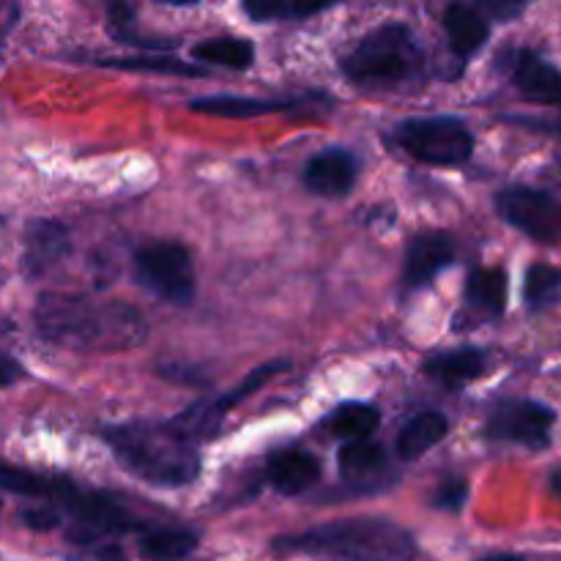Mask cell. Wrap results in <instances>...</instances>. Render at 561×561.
<instances>
[{"label": "cell", "instance_id": "6da1fadb", "mask_svg": "<svg viewBox=\"0 0 561 561\" xmlns=\"http://www.w3.org/2000/svg\"><path fill=\"white\" fill-rule=\"evenodd\" d=\"M36 332L44 343L75 354H121L146 343L148 323L126 301L88 299L75 294L38 296Z\"/></svg>", "mask_w": 561, "mask_h": 561}, {"label": "cell", "instance_id": "7a4b0ae2", "mask_svg": "<svg viewBox=\"0 0 561 561\" xmlns=\"http://www.w3.org/2000/svg\"><path fill=\"white\" fill-rule=\"evenodd\" d=\"M104 442L126 471L159 488H184L201 474V453L170 422L137 420L104 427Z\"/></svg>", "mask_w": 561, "mask_h": 561}, {"label": "cell", "instance_id": "3957f363", "mask_svg": "<svg viewBox=\"0 0 561 561\" xmlns=\"http://www.w3.org/2000/svg\"><path fill=\"white\" fill-rule=\"evenodd\" d=\"M274 546L318 561H416L414 535L387 518L334 520L301 535L279 537Z\"/></svg>", "mask_w": 561, "mask_h": 561}, {"label": "cell", "instance_id": "277c9868", "mask_svg": "<svg viewBox=\"0 0 561 561\" xmlns=\"http://www.w3.org/2000/svg\"><path fill=\"white\" fill-rule=\"evenodd\" d=\"M422 49L403 22H383L367 33L343 58V71L351 82L367 88H387L414 82L422 75Z\"/></svg>", "mask_w": 561, "mask_h": 561}, {"label": "cell", "instance_id": "5b68a950", "mask_svg": "<svg viewBox=\"0 0 561 561\" xmlns=\"http://www.w3.org/2000/svg\"><path fill=\"white\" fill-rule=\"evenodd\" d=\"M394 142L414 159L436 168L463 164L474 151V135L469 126L453 115L409 118L394 129Z\"/></svg>", "mask_w": 561, "mask_h": 561}, {"label": "cell", "instance_id": "8992f818", "mask_svg": "<svg viewBox=\"0 0 561 561\" xmlns=\"http://www.w3.org/2000/svg\"><path fill=\"white\" fill-rule=\"evenodd\" d=\"M135 274L142 288L170 305H190L195 299V268L186 247L175 241H153L137 250Z\"/></svg>", "mask_w": 561, "mask_h": 561}, {"label": "cell", "instance_id": "52a82bcc", "mask_svg": "<svg viewBox=\"0 0 561 561\" xmlns=\"http://www.w3.org/2000/svg\"><path fill=\"white\" fill-rule=\"evenodd\" d=\"M58 504L75 520V526L66 531V537L77 548L96 546V542H104V537L124 535V531H131L137 526L135 518L113 496H107V493H91L71 488L69 496L60 499Z\"/></svg>", "mask_w": 561, "mask_h": 561}, {"label": "cell", "instance_id": "ba28073f", "mask_svg": "<svg viewBox=\"0 0 561 561\" xmlns=\"http://www.w3.org/2000/svg\"><path fill=\"white\" fill-rule=\"evenodd\" d=\"M557 425V411L537 400H507L488 420L485 436L491 442L515 444V447L540 449L551 447V431Z\"/></svg>", "mask_w": 561, "mask_h": 561}, {"label": "cell", "instance_id": "9c48e42d", "mask_svg": "<svg viewBox=\"0 0 561 561\" xmlns=\"http://www.w3.org/2000/svg\"><path fill=\"white\" fill-rule=\"evenodd\" d=\"M496 208L507 225L542 244L561 241V203L531 186H507L496 195Z\"/></svg>", "mask_w": 561, "mask_h": 561}, {"label": "cell", "instance_id": "30bf717a", "mask_svg": "<svg viewBox=\"0 0 561 561\" xmlns=\"http://www.w3.org/2000/svg\"><path fill=\"white\" fill-rule=\"evenodd\" d=\"M285 367H288L285 362H268V365L257 367V370H252L250 376H247L239 387L230 389V392L219 394V398H203L197 400V403H192L190 409L181 411L173 420V427L179 433H184L192 444L214 438L219 433L225 414H228L236 403H241L247 394H255L257 389L266 387V383L272 381L279 370H285Z\"/></svg>", "mask_w": 561, "mask_h": 561}, {"label": "cell", "instance_id": "8fae6325", "mask_svg": "<svg viewBox=\"0 0 561 561\" xmlns=\"http://www.w3.org/2000/svg\"><path fill=\"white\" fill-rule=\"evenodd\" d=\"M507 69L520 96L542 107H561V69L551 60L535 49H513Z\"/></svg>", "mask_w": 561, "mask_h": 561}, {"label": "cell", "instance_id": "7c38bea8", "mask_svg": "<svg viewBox=\"0 0 561 561\" xmlns=\"http://www.w3.org/2000/svg\"><path fill=\"white\" fill-rule=\"evenodd\" d=\"M71 252V233L55 219H33L22 241V268L27 277H44Z\"/></svg>", "mask_w": 561, "mask_h": 561}, {"label": "cell", "instance_id": "4fadbf2b", "mask_svg": "<svg viewBox=\"0 0 561 561\" xmlns=\"http://www.w3.org/2000/svg\"><path fill=\"white\" fill-rule=\"evenodd\" d=\"M356 173H359V164H356L354 153L345 148H327L307 159L301 181H305L307 192L318 197H345L354 190Z\"/></svg>", "mask_w": 561, "mask_h": 561}, {"label": "cell", "instance_id": "5bb4252c", "mask_svg": "<svg viewBox=\"0 0 561 561\" xmlns=\"http://www.w3.org/2000/svg\"><path fill=\"white\" fill-rule=\"evenodd\" d=\"M455 244L447 233L427 230L411 239L405 252V285L409 288H425L438 277L444 268L453 266Z\"/></svg>", "mask_w": 561, "mask_h": 561}, {"label": "cell", "instance_id": "9a60e30c", "mask_svg": "<svg viewBox=\"0 0 561 561\" xmlns=\"http://www.w3.org/2000/svg\"><path fill=\"white\" fill-rule=\"evenodd\" d=\"M266 477L274 491H279L283 496H299V493H307L310 488L318 485V480H321V463L307 449L288 447L279 449V453H274L268 458Z\"/></svg>", "mask_w": 561, "mask_h": 561}, {"label": "cell", "instance_id": "2e32d148", "mask_svg": "<svg viewBox=\"0 0 561 561\" xmlns=\"http://www.w3.org/2000/svg\"><path fill=\"white\" fill-rule=\"evenodd\" d=\"M488 370V356L480 348H455L433 354L422 365V373L447 389H460L466 383L477 381Z\"/></svg>", "mask_w": 561, "mask_h": 561}, {"label": "cell", "instance_id": "e0dca14e", "mask_svg": "<svg viewBox=\"0 0 561 561\" xmlns=\"http://www.w3.org/2000/svg\"><path fill=\"white\" fill-rule=\"evenodd\" d=\"M444 33H447V42L453 47V53L458 58L469 60L471 55H477L482 49V44L491 36V25L482 16V11H477L474 5L466 3H453L444 11Z\"/></svg>", "mask_w": 561, "mask_h": 561}, {"label": "cell", "instance_id": "ac0fdd59", "mask_svg": "<svg viewBox=\"0 0 561 561\" xmlns=\"http://www.w3.org/2000/svg\"><path fill=\"white\" fill-rule=\"evenodd\" d=\"M71 488L75 485L66 480H55V477H44L38 471L0 460V491L5 493H14L22 499H49V502L58 504L60 499L69 496Z\"/></svg>", "mask_w": 561, "mask_h": 561}, {"label": "cell", "instance_id": "d6986e66", "mask_svg": "<svg viewBox=\"0 0 561 561\" xmlns=\"http://www.w3.org/2000/svg\"><path fill=\"white\" fill-rule=\"evenodd\" d=\"M466 307L482 318H499L507 307V274L502 268H477L466 283Z\"/></svg>", "mask_w": 561, "mask_h": 561}, {"label": "cell", "instance_id": "ffe728a7", "mask_svg": "<svg viewBox=\"0 0 561 561\" xmlns=\"http://www.w3.org/2000/svg\"><path fill=\"white\" fill-rule=\"evenodd\" d=\"M449 433L447 416L438 411H422L414 420L405 422V427L398 436V455L400 460H420L427 449L442 444V438Z\"/></svg>", "mask_w": 561, "mask_h": 561}, {"label": "cell", "instance_id": "44dd1931", "mask_svg": "<svg viewBox=\"0 0 561 561\" xmlns=\"http://www.w3.org/2000/svg\"><path fill=\"white\" fill-rule=\"evenodd\" d=\"M299 102H279V99H250V96H206L192 99V113L214 115V118H255V115L277 113L296 107Z\"/></svg>", "mask_w": 561, "mask_h": 561}, {"label": "cell", "instance_id": "7402d4cb", "mask_svg": "<svg viewBox=\"0 0 561 561\" xmlns=\"http://www.w3.org/2000/svg\"><path fill=\"white\" fill-rule=\"evenodd\" d=\"M327 425L334 436L345 438L348 444L370 442L381 427V411L370 403H345L329 416Z\"/></svg>", "mask_w": 561, "mask_h": 561}, {"label": "cell", "instance_id": "603a6c76", "mask_svg": "<svg viewBox=\"0 0 561 561\" xmlns=\"http://www.w3.org/2000/svg\"><path fill=\"white\" fill-rule=\"evenodd\" d=\"M197 548V535L175 526H159L148 529L140 537V553L148 561H181Z\"/></svg>", "mask_w": 561, "mask_h": 561}, {"label": "cell", "instance_id": "cb8c5ba5", "mask_svg": "<svg viewBox=\"0 0 561 561\" xmlns=\"http://www.w3.org/2000/svg\"><path fill=\"white\" fill-rule=\"evenodd\" d=\"M195 60H203V64H219L230 66V69H247L255 60V49L247 38H206V42L195 44L192 49Z\"/></svg>", "mask_w": 561, "mask_h": 561}, {"label": "cell", "instance_id": "d4e9b609", "mask_svg": "<svg viewBox=\"0 0 561 561\" xmlns=\"http://www.w3.org/2000/svg\"><path fill=\"white\" fill-rule=\"evenodd\" d=\"M524 299L529 310H546L561 299V268L548 263H535L526 272Z\"/></svg>", "mask_w": 561, "mask_h": 561}, {"label": "cell", "instance_id": "484cf974", "mask_svg": "<svg viewBox=\"0 0 561 561\" xmlns=\"http://www.w3.org/2000/svg\"><path fill=\"white\" fill-rule=\"evenodd\" d=\"M383 463H387L383 449L376 447L373 442L345 444V447L340 449V474L348 482H359L378 474V471L383 469Z\"/></svg>", "mask_w": 561, "mask_h": 561}, {"label": "cell", "instance_id": "4316f807", "mask_svg": "<svg viewBox=\"0 0 561 561\" xmlns=\"http://www.w3.org/2000/svg\"><path fill=\"white\" fill-rule=\"evenodd\" d=\"M327 9H332V3H305V0H255V3H244V11L255 22L305 20V16L321 14Z\"/></svg>", "mask_w": 561, "mask_h": 561}, {"label": "cell", "instance_id": "83f0119b", "mask_svg": "<svg viewBox=\"0 0 561 561\" xmlns=\"http://www.w3.org/2000/svg\"><path fill=\"white\" fill-rule=\"evenodd\" d=\"M102 66H113V69H129V71H153V75H179V77H203L206 69L197 66H186L175 58H159V55H142V58H107Z\"/></svg>", "mask_w": 561, "mask_h": 561}, {"label": "cell", "instance_id": "f1b7e54d", "mask_svg": "<svg viewBox=\"0 0 561 561\" xmlns=\"http://www.w3.org/2000/svg\"><path fill=\"white\" fill-rule=\"evenodd\" d=\"M107 22L110 31H113L115 38L126 44H135V47H153V49H168L175 47L173 42H162V38H142L135 33V9L126 3H113L107 9Z\"/></svg>", "mask_w": 561, "mask_h": 561}, {"label": "cell", "instance_id": "f546056e", "mask_svg": "<svg viewBox=\"0 0 561 561\" xmlns=\"http://www.w3.org/2000/svg\"><path fill=\"white\" fill-rule=\"evenodd\" d=\"M469 499V482L463 477H449L438 485L436 496H433V507L444 510V513H460Z\"/></svg>", "mask_w": 561, "mask_h": 561}, {"label": "cell", "instance_id": "4dcf8cb0", "mask_svg": "<svg viewBox=\"0 0 561 561\" xmlns=\"http://www.w3.org/2000/svg\"><path fill=\"white\" fill-rule=\"evenodd\" d=\"M20 520L27 529L36 531H53L55 526H60V513L49 504H38V507H27L20 513Z\"/></svg>", "mask_w": 561, "mask_h": 561}, {"label": "cell", "instance_id": "1f68e13d", "mask_svg": "<svg viewBox=\"0 0 561 561\" xmlns=\"http://www.w3.org/2000/svg\"><path fill=\"white\" fill-rule=\"evenodd\" d=\"M69 561H129L126 553L118 546H110V542H96V546L80 548Z\"/></svg>", "mask_w": 561, "mask_h": 561}, {"label": "cell", "instance_id": "d6a6232c", "mask_svg": "<svg viewBox=\"0 0 561 561\" xmlns=\"http://www.w3.org/2000/svg\"><path fill=\"white\" fill-rule=\"evenodd\" d=\"M22 376H25V370H22L20 362H16L14 356L5 354V351L0 348V389L14 387V383L20 381Z\"/></svg>", "mask_w": 561, "mask_h": 561}, {"label": "cell", "instance_id": "836d02e7", "mask_svg": "<svg viewBox=\"0 0 561 561\" xmlns=\"http://www.w3.org/2000/svg\"><path fill=\"white\" fill-rule=\"evenodd\" d=\"M16 16H20V5L16 3H0V42L11 33V27L16 25Z\"/></svg>", "mask_w": 561, "mask_h": 561}, {"label": "cell", "instance_id": "e575fe53", "mask_svg": "<svg viewBox=\"0 0 561 561\" xmlns=\"http://www.w3.org/2000/svg\"><path fill=\"white\" fill-rule=\"evenodd\" d=\"M485 9L493 16H499V20H513V16H518L524 11V3H485Z\"/></svg>", "mask_w": 561, "mask_h": 561}, {"label": "cell", "instance_id": "d590c367", "mask_svg": "<svg viewBox=\"0 0 561 561\" xmlns=\"http://www.w3.org/2000/svg\"><path fill=\"white\" fill-rule=\"evenodd\" d=\"M480 561H526L524 557H515V553H496V557H485Z\"/></svg>", "mask_w": 561, "mask_h": 561}, {"label": "cell", "instance_id": "8d00e7d4", "mask_svg": "<svg viewBox=\"0 0 561 561\" xmlns=\"http://www.w3.org/2000/svg\"><path fill=\"white\" fill-rule=\"evenodd\" d=\"M553 491H557V493H561V471H557V474H553Z\"/></svg>", "mask_w": 561, "mask_h": 561}]
</instances>
